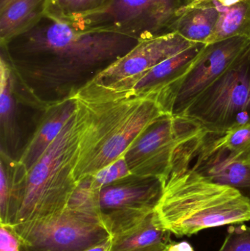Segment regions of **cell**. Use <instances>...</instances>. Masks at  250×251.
Instances as JSON below:
<instances>
[{"mask_svg":"<svg viewBox=\"0 0 250 251\" xmlns=\"http://www.w3.org/2000/svg\"><path fill=\"white\" fill-rule=\"evenodd\" d=\"M140 40L45 14L1 42L22 89L46 108L74 96Z\"/></svg>","mask_w":250,"mask_h":251,"instance_id":"cell-1","label":"cell"},{"mask_svg":"<svg viewBox=\"0 0 250 251\" xmlns=\"http://www.w3.org/2000/svg\"><path fill=\"white\" fill-rule=\"evenodd\" d=\"M74 96L87 110L73 171L78 184L124 156L147 128L170 115L156 94H117L88 83Z\"/></svg>","mask_w":250,"mask_h":251,"instance_id":"cell-2","label":"cell"},{"mask_svg":"<svg viewBox=\"0 0 250 251\" xmlns=\"http://www.w3.org/2000/svg\"><path fill=\"white\" fill-rule=\"evenodd\" d=\"M156 222L177 237L250 221V202L237 190L211 181L173 159L155 209Z\"/></svg>","mask_w":250,"mask_h":251,"instance_id":"cell-3","label":"cell"},{"mask_svg":"<svg viewBox=\"0 0 250 251\" xmlns=\"http://www.w3.org/2000/svg\"><path fill=\"white\" fill-rule=\"evenodd\" d=\"M76 99L77 107L74 113L28 171L24 199L13 226L46 219L60 213L67 207L77 188L73 171L86 126L87 110L85 104Z\"/></svg>","mask_w":250,"mask_h":251,"instance_id":"cell-4","label":"cell"},{"mask_svg":"<svg viewBox=\"0 0 250 251\" xmlns=\"http://www.w3.org/2000/svg\"><path fill=\"white\" fill-rule=\"evenodd\" d=\"M13 226L28 251H85L111 237L100 218L91 176L78 184L63 212Z\"/></svg>","mask_w":250,"mask_h":251,"instance_id":"cell-5","label":"cell"},{"mask_svg":"<svg viewBox=\"0 0 250 251\" xmlns=\"http://www.w3.org/2000/svg\"><path fill=\"white\" fill-rule=\"evenodd\" d=\"M179 117L217 134L250 123V45Z\"/></svg>","mask_w":250,"mask_h":251,"instance_id":"cell-6","label":"cell"},{"mask_svg":"<svg viewBox=\"0 0 250 251\" xmlns=\"http://www.w3.org/2000/svg\"><path fill=\"white\" fill-rule=\"evenodd\" d=\"M192 0H114L79 21L91 28L114 31L140 41L176 32Z\"/></svg>","mask_w":250,"mask_h":251,"instance_id":"cell-7","label":"cell"},{"mask_svg":"<svg viewBox=\"0 0 250 251\" xmlns=\"http://www.w3.org/2000/svg\"><path fill=\"white\" fill-rule=\"evenodd\" d=\"M163 190L160 178L131 174L95 190L100 218L111 236L135 226L154 212Z\"/></svg>","mask_w":250,"mask_h":251,"instance_id":"cell-8","label":"cell"},{"mask_svg":"<svg viewBox=\"0 0 250 251\" xmlns=\"http://www.w3.org/2000/svg\"><path fill=\"white\" fill-rule=\"evenodd\" d=\"M250 45V38L233 37L206 44L188 72L160 100L169 114L182 116Z\"/></svg>","mask_w":250,"mask_h":251,"instance_id":"cell-9","label":"cell"},{"mask_svg":"<svg viewBox=\"0 0 250 251\" xmlns=\"http://www.w3.org/2000/svg\"><path fill=\"white\" fill-rule=\"evenodd\" d=\"M200 126L184 118L167 115L147 128L127 149L124 156L131 174L167 179L178 146Z\"/></svg>","mask_w":250,"mask_h":251,"instance_id":"cell-10","label":"cell"},{"mask_svg":"<svg viewBox=\"0 0 250 251\" xmlns=\"http://www.w3.org/2000/svg\"><path fill=\"white\" fill-rule=\"evenodd\" d=\"M193 44L178 32L141 41L89 83L111 92H128L148 71Z\"/></svg>","mask_w":250,"mask_h":251,"instance_id":"cell-11","label":"cell"},{"mask_svg":"<svg viewBox=\"0 0 250 251\" xmlns=\"http://www.w3.org/2000/svg\"><path fill=\"white\" fill-rule=\"evenodd\" d=\"M174 159L211 181L233 187L250 202V166L229 160L222 153L204 147L194 136L178 146Z\"/></svg>","mask_w":250,"mask_h":251,"instance_id":"cell-12","label":"cell"},{"mask_svg":"<svg viewBox=\"0 0 250 251\" xmlns=\"http://www.w3.org/2000/svg\"><path fill=\"white\" fill-rule=\"evenodd\" d=\"M0 77L1 153L19 160L24 148L19 126V104L27 97L18 85L10 65L1 57Z\"/></svg>","mask_w":250,"mask_h":251,"instance_id":"cell-13","label":"cell"},{"mask_svg":"<svg viewBox=\"0 0 250 251\" xmlns=\"http://www.w3.org/2000/svg\"><path fill=\"white\" fill-rule=\"evenodd\" d=\"M205 45L204 43H195L181 52L161 62L146 72L130 91L121 94H156L159 100L160 97L188 72Z\"/></svg>","mask_w":250,"mask_h":251,"instance_id":"cell-14","label":"cell"},{"mask_svg":"<svg viewBox=\"0 0 250 251\" xmlns=\"http://www.w3.org/2000/svg\"><path fill=\"white\" fill-rule=\"evenodd\" d=\"M74 96L47 107L23 148L19 162L29 171L45 153L76 110Z\"/></svg>","mask_w":250,"mask_h":251,"instance_id":"cell-15","label":"cell"},{"mask_svg":"<svg viewBox=\"0 0 250 251\" xmlns=\"http://www.w3.org/2000/svg\"><path fill=\"white\" fill-rule=\"evenodd\" d=\"M28 171L17 159L1 153L0 224L14 225L24 199Z\"/></svg>","mask_w":250,"mask_h":251,"instance_id":"cell-16","label":"cell"},{"mask_svg":"<svg viewBox=\"0 0 250 251\" xmlns=\"http://www.w3.org/2000/svg\"><path fill=\"white\" fill-rule=\"evenodd\" d=\"M171 234L157 226L155 211L135 226L111 236L110 251H167Z\"/></svg>","mask_w":250,"mask_h":251,"instance_id":"cell-17","label":"cell"},{"mask_svg":"<svg viewBox=\"0 0 250 251\" xmlns=\"http://www.w3.org/2000/svg\"><path fill=\"white\" fill-rule=\"evenodd\" d=\"M195 138L204 147L222 153L229 160L250 166V123L223 134L201 128Z\"/></svg>","mask_w":250,"mask_h":251,"instance_id":"cell-18","label":"cell"},{"mask_svg":"<svg viewBox=\"0 0 250 251\" xmlns=\"http://www.w3.org/2000/svg\"><path fill=\"white\" fill-rule=\"evenodd\" d=\"M51 0H0V41L8 39L46 13Z\"/></svg>","mask_w":250,"mask_h":251,"instance_id":"cell-19","label":"cell"},{"mask_svg":"<svg viewBox=\"0 0 250 251\" xmlns=\"http://www.w3.org/2000/svg\"><path fill=\"white\" fill-rule=\"evenodd\" d=\"M220 11L211 1L188 6L179 20L176 32L192 43H204L214 32Z\"/></svg>","mask_w":250,"mask_h":251,"instance_id":"cell-20","label":"cell"},{"mask_svg":"<svg viewBox=\"0 0 250 251\" xmlns=\"http://www.w3.org/2000/svg\"><path fill=\"white\" fill-rule=\"evenodd\" d=\"M215 6L220 16L206 44L236 36L250 38V0H244L230 7Z\"/></svg>","mask_w":250,"mask_h":251,"instance_id":"cell-21","label":"cell"},{"mask_svg":"<svg viewBox=\"0 0 250 251\" xmlns=\"http://www.w3.org/2000/svg\"><path fill=\"white\" fill-rule=\"evenodd\" d=\"M114 0H51L46 13L70 20L104 10Z\"/></svg>","mask_w":250,"mask_h":251,"instance_id":"cell-22","label":"cell"},{"mask_svg":"<svg viewBox=\"0 0 250 251\" xmlns=\"http://www.w3.org/2000/svg\"><path fill=\"white\" fill-rule=\"evenodd\" d=\"M131 174L125 156H123L108 166L100 170L96 174L91 176V184L94 190H98L117 180L126 178Z\"/></svg>","mask_w":250,"mask_h":251,"instance_id":"cell-23","label":"cell"},{"mask_svg":"<svg viewBox=\"0 0 250 251\" xmlns=\"http://www.w3.org/2000/svg\"><path fill=\"white\" fill-rule=\"evenodd\" d=\"M219 251H250V227L244 224L230 226Z\"/></svg>","mask_w":250,"mask_h":251,"instance_id":"cell-24","label":"cell"},{"mask_svg":"<svg viewBox=\"0 0 250 251\" xmlns=\"http://www.w3.org/2000/svg\"><path fill=\"white\" fill-rule=\"evenodd\" d=\"M0 251H28L13 226L0 224Z\"/></svg>","mask_w":250,"mask_h":251,"instance_id":"cell-25","label":"cell"},{"mask_svg":"<svg viewBox=\"0 0 250 251\" xmlns=\"http://www.w3.org/2000/svg\"><path fill=\"white\" fill-rule=\"evenodd\" d=\"M167 251H194V250L189 243L185 242H182V243L173 242Z\"/></svg>","mask_w":250,"mask_h":251,"instance_id":"cell-26","label":"cell"},{"mask_svg":"<svg viewBox=\"0 0 250 251\" xmlns=\"http://www.w3.org/2000/svg\"><path fill=\"white\" fill-rule=\"evenodd\" d=\"M110 243H111V237L108 240L93 246V247L87 249L85 251H110Z\"/></svg>","mask_w":250,"mask_h":251,"instance_id":"cell-27","label":"cell"}]
</instances>
